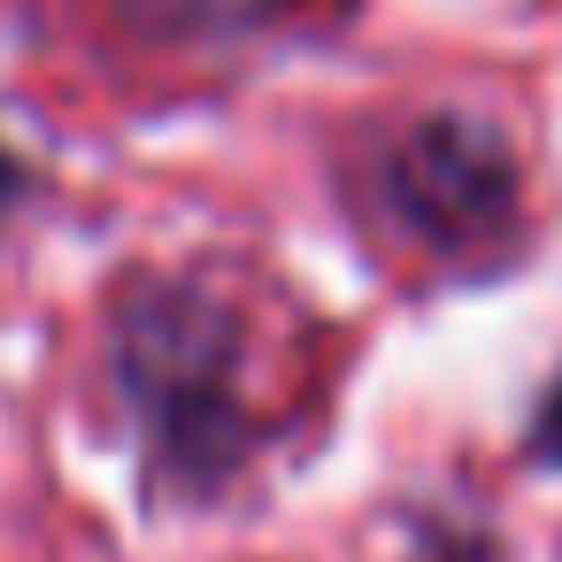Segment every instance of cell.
Here are the masks:
<instances>
[{"label":"cell","instance_id":"cell-1","mask_svg":"<svg viewBox=\"0 0 562 562\" xmlns=\"http://www.w3.org/2000/svg\"><path fill=\"white\" fill-rule=\"evenodd\" d=\"M393 193L416 216V232L470 239V232H485L508 209L516 178H508V155H501L493 132H477V124H424L401 147V162H393Z\"/></svg>","mask_w":562,"mask_h":562},{"label":"cell","instance_id":"cell-2","mask_svg":"<svg viewBox=\"0 0 562 562\" xmlns=\"http://www.w3.org/2000/svg\"><path fill=\"white\" fill-rule=\"evenodd\" d=\"M531 447H539V462H562V378H554V393L539 401V424H531Z\"/></svg>","mask_w":562,"mask_h":562},{"label":"cell","instance_id":"cell-3","mask_svg":"<svg viewBox=\"0 0 562 562\" xmlns=\"http://www.w3.org/2000/svg\"><path fill=\"white\" fill-rule=\"evenodd\" d=\"M16 178H24V170L9 162V147H0V201H9V193H16Z\"/></svg>","mask_w":562,"mask_h":562}]
</instances>
